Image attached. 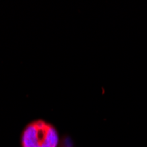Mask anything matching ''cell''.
<instances>
[{
  "label": "cell",
  "mask_w": 147,
  "mask_h": 147,
  "mask_svg": "<svg viewBox=\"0 0 147 147\" xmlns=\"http://www.w3.org/2000/svg\"><path fill=\"white\" fill-rule=\"evenodd\" d=\"M20 141L22 147H57L59 136L52 124L36 120L25 128Z\"/></svg>",
  "instance_id": "obj_1"
}]
</instances>
